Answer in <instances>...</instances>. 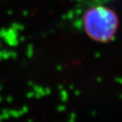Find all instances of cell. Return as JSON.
I'll return each mask as SVG.
<instances>
[{"instance_id": "1", "label": "cell", "mask_w": 122, "mask_h": 122, "mask_svg": "<svg viewBox=\"0 0 122 122\" xmlns=\"http://www.w3.org/2000/svg\"><path fill=\"white\" fill-rule=\"evenodd\" d=\"M83 26L90 37L106 42L113 37L118 26V18L113 10L106 6L91 7L84 14Z\"/></svg>"}]
</instances>
